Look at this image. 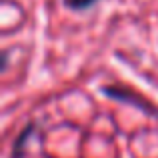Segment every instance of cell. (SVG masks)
Instances as JSON below:
<instances>
[{"mask_svg": "<svg viewBox=\"0 0 158 158\" xmlns=\"http://www.w3.org/2000/svg\"><path fill=\"white\" fill-rule=\"evenodd\" d=\"M32 132H34V126H32V124H28V126L24 128L22 132H20L18 140L14 142V158H16V156H20V150H22V146L26 144V138H28V134H32Z\"/></svg>", "mask_w": 158, "mask_h": 158, "instance_id": "cell-3", "label": "cell"}, {"mask_svg": "<svg viewBox=\"0 0 158 158\" xmlns=\"http://www.w3.org/2000/svg\"><path fill=\"white\" fill-rule=\"evenodd\" d=\"M100 90H102L104 96L112 98V100H118V102H122V104H130V106L138 108V110L146 112V114H150V116H158L156 108L152 106L146 98L138 96L136 92H132V90H128V88H122V86H102Z\"/></svg>", "mask_w": 158, "mask_h": 158, "instance_id": "cell-1", "label": "cell"}, {"mask_svg": "<svg viewBox=\"0 0 158 158\" xmlns=\"http://www.w3.org/2000/svg\"><path fill=\"white\" fill-rule=\"evenodd\" d=\"M98 0H64V6L70 8V10H88Z\"/></svg>", "mask_w": 158, "mask_h": 158, "instance_id": "cell-2", "label": "cell"}]
</instances>
